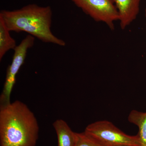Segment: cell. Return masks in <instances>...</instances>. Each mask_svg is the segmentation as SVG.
Instances as JSON below:
<instances>
[{"label": "cell", "instance_id": "6", "mask_svg": "<svg viewBox=\"0 0 146 146\" xmlns=\"http://www.w3.org/2000/svg\"><path fill=\"white\" fill-rule=\"evenodd\" d=\"M117 9L120 27L125 29L136 20L140 10L141 0H113Z\"/></svg>", "mask_w": 146, "mask_h": 146}, {"label": "cell", "instance_id": "2", "mask_svg": "<svg viewBox=\"0 0 146 146\" xmlns=\"http://www.w3.org/2000/svg\"><path fill=\"white\" fill-rule=\"evenodd\" d=\"M52 12L50 6L32 4L20 9L3 10L0 18L10 31L24 32L45 43L64 46L65 41L53 34L51 30Z\"/></svg>", "mask_w": 146, "mask_h": 146}, {"label": "cell", "instance_id": "9", "mask_svg": "<svg viewBox=\"0 0 146 146\" xmlns=\"http://www.w3.org/2000/svg\"><path fill=\"white\" fill-rule=\"evenodd\" d=\"M128 120L138 127L137 134L140 138L141 146H146V112L131 110L128 117Z\"/></svg>", "mask_w": 146, "mask_h": 146}, {"label": "cell", "instance_id": "3", "mask_svg": "<svg viewBox=\"0 0 146 146\" xmlns=\"http://www.w3.org/2000/svg\"><path fill=\"white\" fill-rule=\"evenodd\" d=\"M84 132L91 138L106 146H141L138 134L128 135L106 120L90 124Z\"/></svg>", "mask_w": 146, "mask_h": 146}, {"label": "cell", "instance_id": "11", "mask_svg": "<svg viewBox=\"0 0 146 146\" xmlns=\"http://www.w3.org/2000/svg\"><path fill=\"white\" fill-rule=\"evenodd\" d=\"M145 17L146 18V23H145V29L146 31V7L145 9Z\"/></svg>", "mask_w": 146, "mask_h": 146}, {"label": "cell", "instance_id": "7", "mask_svg": "<svg viewBox=\"0 0 146 146\" xmlns=\"http://www.w3.org/2000/svg\"><path fill=\"white\" fill-rule=\"evenodd\" d=\"M57 134L58 146H75L76 134L64 120H56L53 124Z\"/></svg>", "mask_w": 146, "mask_h": 146}, {"label": "cell", "instance_id": "5", "mask_svg": "<svg viewBox=\"0 0 146 146\" xmlns=\"http://www.w3.org/2000/svg\"><path fill=\"white\" fill-rule=\"evenodd\" d=\"M35 40L34 36L29 35L13 50L14 52L12 62L7 69L3 89L0 97L1 104L11 102V94L16 83V75L25 63L28 51L34 45Z\"/></svg>", "mask_w": 146, "mask_h": 146}, {"label": "cell", "instance_id": "4", "mask_svg": "<svg viewBox=\"0 0 146 146\" xmlns=\"http://www.w3.org/2000/svg\"><path fill=\"white\" fill-rule=\"evenodd\" d=\"M94 21L104 23L113 30L119 21L117 9L113 0H71Z\"/></svg>", "mask_w": 146, "mask_h": 146}, {"label": "cell", "instance_id": "10", "mask_svg": "<svg viewBox=\"0 0 146 146\" xmlns=\"http://www.w3.org/2000/svg\"><path fill=\"white\" fill-rule=\"evenodd\" d=\"M76 142L75 146H106L91 138L84 131L76 133Z\"/></svg>", "mask_w": 146, "mask_h": 146}, {"label": "cell", "instance_id": "1", "mask_svg": "<svg viewBox=\"0 0 146 146\" xmlns=\"http://www.w3.org/2000/svg\"><path fill=\"white\" fill-rule=\"evenodd\" d=\"M39 126L27 106L17 100L0 106L1 146H35Z\"/></svg>", "mask_w": 146, "mask_h": 146}, {"label": "cell", "instance_id": "8", "mask_svg": "<svg viewBox=\"0 0 146 146\" xmlns=\"http://www.w3.org/2000/svg\"><path fill=\"white\" fill-rule=\"evenodd\" d=\"M4 22L0 18V60L7 52L11 49L14 50L17 46L16 40L10 35Z\"/></svg>", "mask_w": 146, "mask_h": 146}]
</instances>
